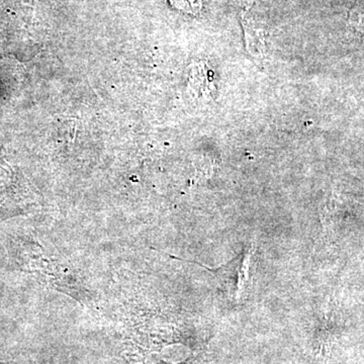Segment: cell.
I'll return each mask as SVG.
<instances>
[{
    "instance_id": "1",
    "label": "cell",
    "mask_w": 364,
    "mask_h": 364,
    "mask_svg": "<svg viewBox=\"0 0 364 364\" xmlns=\"http://www.w3.org/2000/svg\"><path fill=\"white\" fill-rule=\"evenodd\" d=\"M191 68L189 87L193 95L198 97H212L215 86L213 85L212 71L208 68L207 64L202 62L191 66Z\"/></svg>"
},
{
    "instance_id": "2",
    "label": "cell",
    "mask_w": 364,
    "mask_h": 364,
    "mask_svg": "<svg viewBox=\"0 0 364 364\" xmlns=\"http://www.w3.org/2000/svg\"><path fill=\"white\" fill-rule=\"evenodd\" d=\"M242 26L245 32L246 43L250 52L261 51L264 47L267 28H263L259 21L255 20L252 14H248V11L242 13Z\"/></svg>"
},
{
    "instance_id": "3",
    "label": "cell",
    "mask_w": 364,
    "mask_h": 364,
    "mask_svg": "<svg viewBox=\"0 0 364 364\" xmlns=\"http://www.w3.org/2000/svg\"><path fill=\"white\" fill-rule=\"evenodd\" d=\"M172 6L186 14H196L203 9V0H169Z\"/></svg>"
}]
</instances>
